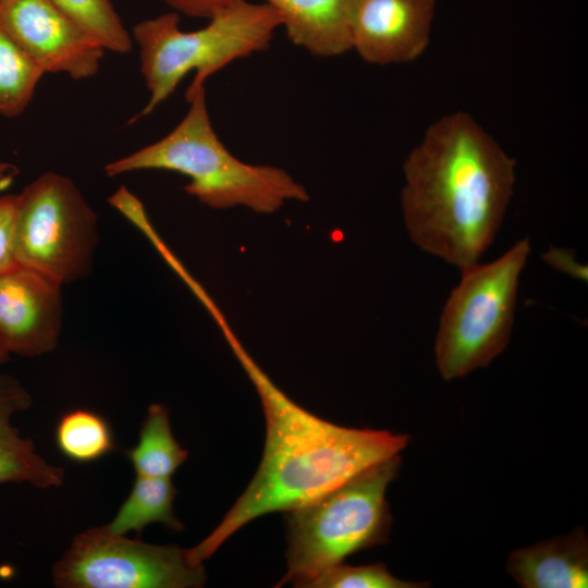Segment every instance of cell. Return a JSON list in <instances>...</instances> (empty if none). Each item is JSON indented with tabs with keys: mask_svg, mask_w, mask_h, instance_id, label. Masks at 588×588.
I'll list each match as a JSON object with an SVG mask.
<instances>
[{
	"mask_svg": "<svg viewBox=\"0 0 588 588\" xmlns=\"http://www.w3.org/2000/svg\"><path fill=\"white\" fill-rule=\"evenodd\" d=\"M434 0H356L352 49L372 64L413 61L429 44Z\"/></svg>",
	"mask_w": 588,
	"mask_h": 588,
	"instance_id": "8fae6325",
	"label": "cell"
},
{
	"mask_svg": "<svg viewBox=\"0 0 588 588\" xmlns=\"http://www.w3.org/2000/svg\"><path fill=\"white\" fill-rule=\"evenodd\" d=\"M82 30L106 51L128 53L133 38L111 0H52Z\"/></svg>",
	"mask_w": 588,
	"mask_h": 588,
	"instance_id": "d6986e66",
	"label": "cell"
},
{
	"mask_svg": "<svg viewBox=\"0 0 588 588\" xmlns=\"http://www.w3.org/2000/svg\"><path fill=\"white\" fill-rule=\"evenodd\" d=\"M505 568L523 588H586L587 534L578 527L566 535L513 550Z\"/></svg>",
	"mask_w": 588,
	"mask_h": 588,
	"instance_id": "7c38bea8",
	"label": "cell"
},
{
	"mask_svg": "<svg viewBox=\"0 0 588 588\" xmlns=\"http://www.w3.org/2000/svg\"><path fill=\"white\" fill-rule=\"evenodd\" d=\"M402 460L396 455L286 513L287 571L275 587H301L360 550L388 541L392 517L385 499Z\"/></svg>",
	"mask_w": 588,
	"mask_h": 588,
	"instance_id": "5b68a950",
	"label": "cell"
},
{
	"mask_svg": "<svg viewBox=\"0 0 588 588\" xmlns=\"http://www.w3.org/2000/svg\"><path fill=\"white\" fill-rule=\"evenodd\" d=\"M17 194H0V274L17 266L15 257V218Z\"/></svg>",
	"mask_w": 588,
	"mask_h": 588,
	"instance_id": "44dd1931",
	"label": "cell"
},
{
	"mask_svg": "<svg viewBox=\"0 0 588 588\" xmlns=\"http://www.w3.org/2000/svg\"><path fill=\"white\" fill-rule=\"evenodd\" d=\"M252 380L262 405L266 440L259 467L220 524L186 549L188 562L204 565L250 520L301 506L406 448L407 434L357 429L315 416L289 399L249 356L234 333H223Z\"/></svg>",
	"mask_w": 588,
	"mask_h": 588,
	"instance_id": "6da1fadb",
	"label": "cell"
},
{
	"mask_svg": "<svg viewBox=\"0 0 588 588\" xmlns=\"http://www.w3.org/2000/svg\"><path fill=\"white\" fill-rule=\"evenodd\" d=\"M136 476L171 478L188 458V452L174 439L169 412L151 404L142 424L136 445L126 452Z\"/></svg>",
	"mask_w": 588,
	"mask_h": 588,
	"instance_id": "2e32d148",
	"label": "cell"
},
{
	"mask_svg": "<svg viewBox=\"0 0 588 588\" xmlns=\"http://www.w3.org/2000/svg\"><path fill=\"white\" fill-rule=\"evenodd\" d=\"M426 581H407L393 576L382 563L352 566L342 563L326 568L302 588H421Z\"/></svg>",
	"mask_w": 588,
	"mask_h": 588,
	"instance_id": "ffe728a7",
	"label": "cell"
},
{
	"mask_svg": "<svg viewBox=\"0 0 588 588\" xmlns=\"http://www.w3.org/2000/svg\"><path fill=\"white\" fill-rule=\"evenodd\" d=\"M515 166L470 114L440 118L403 166L401 207L412 242L460 270L478 264L513 196Z\"/></svg>",
	"mask_w": 588,
	"mask_h": 588,
	"instance_id": "7a4b0ae2",
	"label": "cell"
},
{
	"mask_svg": "<svg viewBox=\"0 0 588 588\" xmlns=\"http://www.w3.org/2000/svg\"><path fill=\"white\" fill-rule=\"evenodd\" d=\"M52 577L62 588H198L206 583L204 565H192L186 549L128 539L107 525L78 534Z\"/></svg>",
	"mask_w": 588,
	"mask_h": 588,
	"instance_id": "ba28073f",
	"label": "cell"
},
{
	"mask_svg": "<svg viewBox=\"0 0 588 588\" xmlns=\"http://www.w3.org/2000/svg\"><path fill=\"white\" fill-rule=\"evenodd\" d=\"M0 24L45 74L81 81L100 70L106 50L52 0H5Z\"/></svg>",
	"mask_w": 588,
	"mask_h": 588,
	"instance_id": "9c48e42d",
	"label": "cell"
},
{
	"mask_svg": "<svg viewBox=\"0 0 588 588\" xmlns=\"http://www.w3.org/2000/svg\"><path fill=\"white\" fill-rule=\"evenodd\" d=\"M530 253L528 237L498 259L461 270L440 317L436 366L446 380L487 367L507 346L520 274Z\"/></svg>",
	"mask_w": 588,
	"mask_h": 588,
	"instance_id": "8992f818",
	"label": "cell"
},
{
	"mask_svg": "<svg viewBox=\"0 0 588 588\" xmlns=\"http://www.w3.org/2000/svg\"><path fill=\"white\" fill-rule=\"evenodd\" d=\"M174 12L193 17L210 19L218 11L236 0H162Z\"/></svg>",
	"mask_w": 588,
	"mask_h": 588,
	"instance_id": "603a6c76",
	"label": "cell"
},
{
	"mask_svg": "<svg viewBox=\"0 0 588 588\" xmlns=\"http://www.w3.org/2000/svg\"><path fill=\"white\" fill-rule=\"evenodd\" d=\"M98 242L97 213L69 176L44 172L17 194L20 266L69 284L90 272Z\"/></svg>",
	"mask_w": 588,
	"mask_h": 588,
	"instance_id": "52a82bcc",
	"label": "cell"
},
{
	"mask_svg": "<svg viewBox=\"0 0 588 588\" xmlns=\"http://www.w3.org/2000/svg\"><path fill=\"white\" fill-rule=\"evenodd\" d=\"M176 489L171 478L136 476L130 494L107 527L114 534H138L154 523L179 531L182 523L175 517L173 501Z\"/></svg>",
	"mask_w": 588,
	"mask_h": 588,
	"instance_id": "9a60e30c",
	"label": "cell"
},
{
	"mask_svg": "<svg viewBox=\"0 0 588 588\" xmlns=\"http://www.w3.org/2000/svg\"><path fill=\"white\" fill-rule=\"evenodd\" d=\"M9 358H10V353L5 348L4 344L2 343L0 339V366L5 364L9 360Z\"/></svg>",
	"mask_w": 588,
	"mask_h": 588,
	"instance_id": "d4e9b609",
	"label": "cell"
},
{
	"mask_svg": "<svg viewBox=\"0 0 588 588\" xmlns=\"http://www.w3.org/2000/svg\"><path fill=\"white\" fill-rule=\"evenodd\" d=\"M186 99L188 110L170 133L108 162L105 173L177 172L189 179L185 192L212 209L243 206L272 213L287 201L309 199L306 188L283 169L246 163L228 150L212 127L205 84L188 86Z\"/></svg>",
	"mask_w": 588,
	"mask_h": 588,
	"instance_id": "3957f363",
	"label": "cell"
},
{
	"mask_svg": "<svg viewBox=\"0 0 588 588\" xmlns=\"http://www.w3.org/2000/svg\"><path fill=\"white\" fill-rule=\"evenodd\" d=\"M30 394L14 378L0 375V483H29L36 488L59 487L64 469L49 464L11 424L13 414L27 409Z\"/></svg>",
	"mask_w": 588,
	"mask_h": 588,
	"instance_id": "5bb4252c",
	"label": "cell"
},
{
	"mask_svg": "<svg viewBox=\"0 0 588 588\" xmlns=\"http://www.w3.org/2000/svg\"><path fill=\"white\" fill-rule=\"evenodd\" d=\"M44 75L0 24V115L23 113Z\"/></svg>",
	"mask_w": 588,
	"mask_h": 588,
	"instance_id": "ac0fdd59",
	"label": "cell"
},
{
	"mask_svg": "<svg viewBox=\"0 0 588 588\" xmlns=\"http://www.w3.org/2000/svg\"><path fill=\"white\" fill-rule=\"evenodd\" d=\"M62 285L25 267L0 274V339L10 354L53 351L62 329Z\"/></svg>",
	"mask_w": 588,
	"mask_h": 588,
	"instance_id": "30bf717a",
	"label": "cell"
},
{
	"mask_svg": "<svg viewBox=\"0 0 588 588\" xmlns=\"http://www.w3.org/2000/svg\"><path fill=\"white\" fill-rule=\"evenodd\" d=\"M279 14L289 39L310 54L338 57L352 50L356 0H264Z\"/></svg>",
	"mask_w": 588,
	"mask_h": 588,
	"instance_id": "4fadbf2b",
	"label": "cell"
},
{
	"mask_svg": "<svg viewBox=\"0 0 588 588\" xmlns=\"http://www.w3.org/2000/svg\"><path fill=\"white\" fill-rule=\"evenodd\" d=\"M206 26L185 32L180 15L169 12L138 22L132 29L140 73L149 97L131 123L150 114L194 73L191 86L206 81L231 62L266 50L281 20L268 3L236 0L208 19Z\"/></svg>",
	"mask_w": 588,
	"mask_h": 588,
	"instance_id": "277c9868",
	"label": "cell"
},
{
	"mask_svg": "<svg viewBox=\"0 0 588 588\" xmlns=\"http://www.w3.org/2000/svg\"><path fill=\"white\" fill-rule=\"evenodd\" d=\"M5 0H0V3L4 2Z\"/></svg>",
	"mask_w": 588,
	"mask_h": 588,
	"instance_id": "484cf974",
	"label": "cell"
},
{
	"mask_svg": "<svg viewBox=\"0 0 588 588\" xmlns=\"http://www.w3.org/2000/svg\"><path fill=\"white\" fill-rule=\"evenodd\" d=\"M17 174L19 169L14 164L0 160V194L13 183Z\"/></svg>",
	"mask_w": 588,
	"mask_h": 588,
	"instance_id": "cb8c5ba5",
	"label": "cell"
},
{
	"mask_svg": "<svg viewBox=\"0 0 588 588\" xmlns=\"http://www.w3.org/2000/svg\"><path fill=\"white\" fill-rule=\"evenodd\" d=\"M542 259L553 269L561 271L580 281H587V267L579 264L575 258V253L572 249L555 248L550 246V249L542 254Z\"/></svg>",
	"mask_w": 588,
	"mask_h": 588,
	"instance_id": "7402d4cb",
	"label": "cell"
},
{
	"mask_svg": "<svg viewBox=\"0 0 588 588\" xmlns=\"http://www.w3.org/2000/svg\"><path fill=\"white\" fill-rule=\"evenodd\" d=\"M56 443L65 457L77 463L95 462L115 449L109 422L85 408L70 411L60 418Z\"/></svg>",
	"mask_w": 588,
	"mask_h": 588,
	"instance_id": "e0dca14e",
	"label": "cell"
}]
</instances>
